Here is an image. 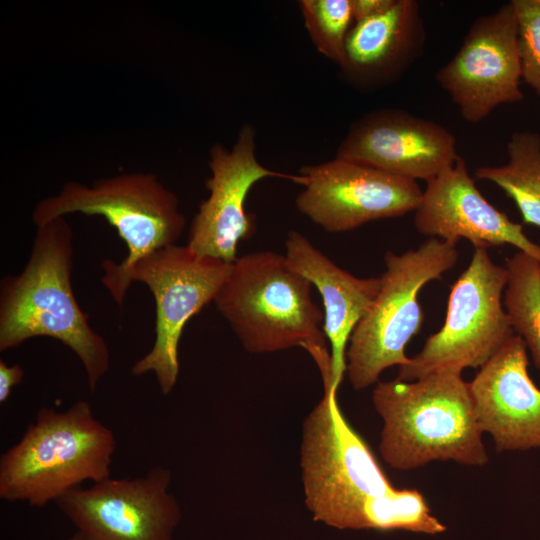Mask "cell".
<instances>
[{
  "label": "cell",
  "mask_w": 540,
  "mask_h": 540,
  "mask_svg": "<svg viewBox=\"0 0 540 540\" xmlns=\"http://www.w3.org/2000/svg\"><path fill=\"white\" fill-rule=\"evenodd\" d=\"M364 529L405 530L434 535L444 532L446 526L432 514L418 490L393 488L366 503Z\"/></svg>",
  "instance_id": "44dd1931"
},
{
  "label": "cell",
  "mask_w": 540,
  "mask_h": 540,
  "mask_svg": "<svg viewBox=\"0 0 540 540\" xmlns=\"http://www.w3.org/2000/svg\"><path fill=\"white\" fill-rule=\"evenodd\" d=\"M171 475L155 467L141 477H110L55 503L90 540H173L181 509L169 491Z\"/></svg>",
  "instance_id": "7c38bea8"
},
{
  "label": "cell",
  "mask_w": 540,
  "mask_h": 540,
  "mask_svg": "<svg viewBox=\"0 0 540 540\" xmlns=\"http://www.w3.org/2000/svg\"><path fill=\"white\" fill-rule=\"evenodd\" d=\"M508 281L503 304L516 335L540 370V262L518 251L506 259Z\"/></svg>",
  "instance_id": "ffe728a7"
},
{
  "label": "cell",
  "mask_w": 540,
  "mask_h": 540,
  "mask_svg": "<svg viewBox=\"0 0 540 540\" xmlns=\"http://www.w3.org/2000/svg\"><path fill=\"white\" fill-rule=\"evenodd\" d=\"M113 432L85 400L59 412L38 410L20 440L0 457V498L43 507L85 481L111 477Z\"/></svg>",
  "instance_id": "277c9868"
},
{
  "label": "cell",
  "mask_w": 540,
  "mask_h": 540,
  "mask_svg": "<svg viewBox=\"0 0 540 540\" xmlns=\"http://www.w3.org/2000/svg\"><path fill=\"white\" fill-rule=\"evenodd\" d=\"M461 373L440 369L413 381L375 385L372 403L383 422L379 451L390 467L408 471L436 460L488 462L469 382Z\"/></svg>",
  "instance_id": "7a4b0ae2"
},
{
  "label": "cell",
  "mask_w": 540,
  "mask_h": 540,
  "mask_svg": "<svg viewBox=\"0 0 540 540\" xmlns=\"http://www.w3.org/2000/svg\"><path fill=\"white\" fill-rule=\"evenodd\" d=\"M394 2L395 0H352L354 23L385 12Z\"/></svg>",
  "instance_id": "d4e9b609"
},
{
  "label": "cell",
  "mask_w": 540,
  "mask_h": 540,
  "mask_svg": "<svg viewBox=\"0 0 540 540\" xmlns=\"http://www.w3.org/2000/svg\"><path fill=\"white\" fill-rule=\"evenodd\" d=\"M518 19L522 79L540 99V0H511Z\"/></svg>",
  "instance_id": "603a6c76"
},
{
  "label": "cell",
  "mask_w": 540,
  "mask_h": 540,
  "mask_svg": "<svg viewBox=\"0 0 540 540\" xmlns=\"http://www.w3.org/2000/svg\"><path fill=\"white\" fill-rule=\"evenodd\" d=\"M73 213L104 217L127 246L121 262H102L101 281L108 291L137 261L174 245L186 226L178 197L150 172L122 173L90 186L67 181L35 205L32 221L37 227Z\"/></svg>",
  "instance_id": "8992f818"
},
{
  "label": "cell",
  "mask_w": 540,
  "mask_h": 540,
  "mask_svg": "<svg viewBox=\"0 0 540 540\" xmlns=\"http://www.w3.org/2000/svg\"><path fill=\"white\" fill-rule=\"evenodd\" d=\"M285 257L290 266L315 285L323 303V331L330 344L336 385L346 372L349 338L371 308L380 289V277L359 278L336 265L303 234L289 231Z\"/></svg>",
  "instance_id": "ac0fdd59"
},
{
  "label": "cell",
  "mask_w": 540,
  "mask_h": 540,
  "mask_svg": "<svg viewBox=\"0 0 540 540\" xmlns=\"http://www.w3.org/2000/svg\"><path fill=\"white\" fill-rule=\"evenodd\" d=\"M469 123H478L502 104L524 95L518 19L512 1L473 21L454 57L435 75Z\"/></svg>",
  "instance_id": "8fae6325"
},
{
  "label": "cell",
  "mask_w": 540,
  "mask_h": 540,
  "mask_svg": "<svg viewBox=\"0 0 540 540\" xmlns=\"http://www.w3.org/2000/svg\"><path fill=\"white\" fill-rule=\"evenodd\" d=\"M336 394V389H324L302 425L304 500L315 521L341 530H361L366 503L394 487L345 419Z\"/></svg>",
  "instance_id": "5b68a950"
},
{
  "label": "cell",
  "mask_w": 540,
  "mask_h": 540,
  "mask_svg": "<svg viewBox=\"0 0 540 540\" xmlns=\"http://www.w3.org/2000/svg\"><path fill=\"white\" fill-rule=\"evenodd\" d=\"M414 225L429 238L457 244L464 238L474 248L512 245L540 262V245L531 241L522 224L489 203L470 177L461 156L427 182Z\"/></svg>",
  "instance_id": "9a60e30c"
},
{
  "label": "cell",
  "mask_w": 540,
  "mask_h": 540,
  "mask_svg": "<svg viewBox=\"0 0 540 540\" xmlns=\"http://www.w3.org/2000/svg\"><path fill=\"white\" fill-rule=\"evenodd\" d=\"M507 154L504 165L478 167L475 177L500 187L515 202L523 223L540 228V134L514 132Z\"/></svg>",
  "instance_id": "d6986e66"
},
{
  "label": "cell",
  "mask_w": 540,
  "mask_h": 540,
  "mask_svg": "<svg viewBox=\"0 0 540 540\" xmlns=\"http://www.w3.org/2000/svg\"><path fill=\"white\" fill-rule=\"evenodd\" d=\"M294 182L298 211L329 233L415 211L423 194L415 180L338 157L303 166Z\"/></svg>",
  "instance_id": "30bf717a"
},
{
  "label": "cell",
  "mask_w": 540,
  "mask_h": 540,
  "mask_svg": "<svg viewBox=\"0 0 540 540\" xmlns=\"http://www.w3.org/2000/svg\"><path fill=\"white\" fill-rule=\"evenodd\" d=\"M311 289L285 255L250 252L231 264L214 302L246 351L263 354L301 347L316 363L323 384H336L324 313Z\"/></svg>",
  "instance_id": "3957f363"
},
{
  "label": "cell",
  "mask_w": 540,
  "mask_h": 540,
  "mask_svg": "<svg viewBox=\"0 0 540 540\" xmlns=\"http://www.w3.org/2000/svg\"><path fill=\"white\" fill-rule=\"evenodd\" d=\"M36 228L25 267L1 281L0 351L33 337L57 339L78 356L93 392L109 371L110 351L72 290V228L65 217Z\"/></svg>",
  "instance_id": "6da1fadb"
},
{
  "label": "cell",
  "mask_w": 540,
  "mask_h": 540,
  "mask_svg": "<svg viewBox=\"0 0 540 540\" xmlns=\"http://www.w3.org/2000/svg\"><path fill=\"white\" fill-rule=\"evenodd\" d=\"M68 540H90V539L86 535L81 533L80 531H77Z\"/></svg>",
  "instance_id": "484cf974"
},
{
  "label": "cell",
  "mask_w": 540,
  "mask_h": 540,
  "mask_svg": "<svg viewBox=\"0 0 540 540\" xmlns=\"http://www.w3.org/2000/svg\"><path fill=\"white\" fill-rule=\"evenodd\" d=\"M506 267L495 264L486 248L476 247L453 284L443 326L398 369L397 379L413 381L440 369L483 366L515 332L503 304Z\"/></svg>",
  "instance_id": "9c48e42d"
},
{
  "label": "cell",
  "mask_w": 540,
  "mask_h": 540,
  "mask_svg": "<svg viewBox=\"0 0 540 540\" xmlns=\"http://www.w3.org/2000/svg\"><path fill=\"white\" fill-rule=\"evenodd\" d=\"M458 256L457 244L433 237L417 249L385 254L379 292L355 326L346 350V372L355 390L377 384L384 370L409 361L406 345L424 320L419 291L452 269Z\"/></svg>",
  "instance_id": "52a82bcc"
},
{
  "label": "cell",
  "mask_w": 540,
  "mask_h": 540,
  "mask_svg": "<svg viewBox=\"0 0 540 540\" xmlns=\"http://www.w3.org/2000/svg\"><path fill=\"white\" fill-rule=\"evenodd\" d=\"M208 164L209 195L192 219L187 246L199 255L232 264L238 258V244L252 236L256 228L253 215L245 209L251 188L267 177L294 182L296 174L270 170L258 161L256 131L251 124L242 125L230 149L221 143L214 144Z\"/></svg>",
  "instance_id": "4fadbf2b"
},
{
  "label": "cell",
  "mask_w": 540,
  "mask_h": 540,
  "mask_svg": "<svg viewBox=\"0 0 540 540\" xmlns=\"http://www.w3.org/2000/svg\"><path fill=\"white\" fill-rule=\"evenodd\" d=\"M336 157L427 183L459 155L456 138L442 125L402 109L385 108L353 122Z\"/></svg>",
  "instance_id": "5bb4252c"
},
{
  "label": "cell",
  "mask_w": 540,
  "mask_h": 540,
  "mask_svg": "<svg viewBox=\"0 0 540 540\" xmlns=\"http://www.w3.org/2000/svg\"><path fill=\"white\" fill-rule=\"evenodd\" d=\"M424 21L415 0H395L385 12L355 22L341 71L355 88L377 90L397 81L423 54Z\"/></svg>",
  "instance_id": "e0dca14e"
},
{
  "label": "cell",
  "mask_w": 540,
  "mask_h": 540,
  "mask_svg": "<svg viewBox=\"0 0 540 540\" xmlns=\"http://www.w3.org/2000/svg\"><path fill=\"white\" fill-rule=\"evenodd\" d=\"M528 365L527 347L515 335L469 382L480 429L498 452L540 448V389Z\"/></svg>",
  "instance_id": "2e32d148"
},
{
  "label": "cell",
  "mask_w": 540,
  "mask_h": 540,
  "mask_svg": "<svg viewBox=\"0 0 540 540\" xmlns=\"http://www.w3.org/2000/svg\"><path fill=\"white\" fill-rule=\"evenodd\" d=\"M299 7L315 48L340 67L354 24L352 0H301Z\"/></svg>",
  "instance_id": "7402d4cb"
},
{
  "label": "cell",
  "mask_w": 540,
  "mask_h": 540,
  "mask_svg": "<svg viewBox=\"0 0 540 540\" xmlns=\"http://www.w3.org/2000/svg\"><path fill=\"white\" fill-rule=\"evenodd\" d=\"M230 268L231 264L199 255L187 245L174 244L140 259L117 281L109 292L120 307L135 281L148 286L156 304L155 341L133 364V375L152 372L161 392H172L179 375L183 329L204 306L215 301Z\"/></svg>",
  "instance_id": "ba28073f"
},
{
  "label": "cell",
  "mask_w": 540,
  "mask_h": 540,
  "mask_svg": "<svg viewBox=\"0 0 540 540\" xmlns=\"http://www.w3.org/2000/svg\"><path fill=\"white\" fill-rule=\"evenodd\" d=\"M24 377V370L19 364L8 365L0 360V402L8 400L12 388L19 384Z\"/></svg>",
  "instance_id": "cb8c5ba5"
}]
</instances>
